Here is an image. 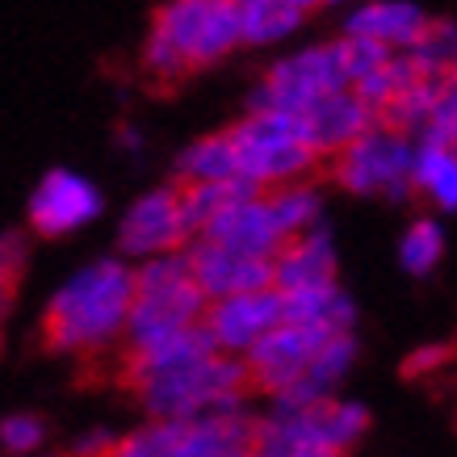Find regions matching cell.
Wrapping results in <instances>:
<instances>
[{"label":"cell","mask_w":457,"mask_h":457,"mask_svg":"<svg viewBox=\"0 0 457 457\" xmlns=\"http://www.w3.org/2000/svg\"><path fill=\"white\" fill-rule=\"evenodd\" d=\"M135 269L122 261H93L76 278L59 286V294L42 311V345L51 353L93 357L126 340L135 311Z\"/></svg>","instance_id":"1"},{"label":"cell","mask_w":457,"mask_h":457,"mask_svg":"<svg viewBox=\"0 0 457 457\" xmlns=\"http://www.w3.org/2000/svg\"><path fill=\"white\" fill-rule=\"evenodd\" d=\"M135 399L143 403V411L160 424H180V420H202L219 416V411H239L252 395L248 361L244 357H202L194 365H180L168 374L143 378L135 382Z\"/></svg>","instance_id":"2"},{"label":"cell","mask_w":457,"mask_h":457,"mask_svg":"<svg viewBox=\"0 0 457 457\" xmlns=\"http://www.w3.org/2000/svg\"><path fill=\"white\" fill-rule=\"evenodd\" d=\"M135 311H130V328H126V353L164 345L172 336L189 332L197 323H206L210 298L194 281V264L189 248L172 252V256H155L135 269Z\"/></svg>","instance_id":"3"},{"label":"cell","mask_w":457,"mask_h":457,"mask_svg":"<svg viewBox=\"0 0 457 457\" xmlns=\"http://www.w3.org/2000/svg\"><path fill=\"white\" fill-rule=\"evenodd\" d=\"M231 135L239 147V172L256 180L264 194L294 185L323 160L306 139L303 118L294 113H248L239 126H231Z\"/></svg>","instance_id":"4"},{"label":"cell","mask_w":457,"mask_h":457,"mask_svg":"<svg viewBox=\"0 0 457 457\" xmlns=\"http://www.w3.org/2000/svg\"><path fill=\"white\" fill-rule=\"evenodd\" d=\"M345 88H353L345 68V42H323V46H311V51H298V55L273 63L269 76L252 88L248 113H294V118H303L315 101L345 93Z\"/></svg>","instance_id":"5"},{"label":"cell","mask_w":457,"mask_h":457,"mask_svg":"<svg viewBox=\"0 0 457 457\" xmlns=\"http://www.w3.org/2000/svg\"><path fill=\"white\" fill-rule=\"evenodd\" d=\"M416 155L420 143H411L407 135L378 122L365 139H357L348 152L336 155L332 177L336 185H345L348 194L403 202V197L416 194Z\"/></svg>","instance_id":"6"},{"label":"cell","mask_w":457,"mask_h":457,"mask_svg":"<svg viewBox=\"0 0 457 457\" xmlns=\"http://www.w3.org/2000/svg\"><path fill=\"white\" fill-rule=\"evenodd\" d=\"M152 34L180 51L189 68H210L244 46L239 0H168L155 13Z\"/></svg>","instance_id":"7"},{"label":"cell","mask_w":457,"mask_h":457,"mask_svg":"<svg viewBox=\"0 0 457 457\" xmlns=\"http://www.w3.org/2000/svg\"><path fill=\"white\" fill-rule=\"evenodd\" d=\"M261 428L273 436L298 445H319V449H332L345 453L370 432V411L365 403L353 399H323V403H306V407H281L273 403V411L261 416Z\"/></svg>","instance_id":"8"},{"label":"cell","mask_w":457,"mask_h":457,"mask_svg":"<svg viewBox=\"0 0 457 457\" xmlns=\"http://www.w3.org/2000/svg\"><path fill=\"white\" fill-rule=\"evenodd\" d=\"M332 340V332H319V328H298V323H281L273 336H264L261 345L252 348L248 357V378L252 390H261L269 399L278 403L286 399L303 374L315 365L319 348Z\"/></svg>","instance_id":"9"},{"label":"cell","mask_w":457,"mask_h":457,"mask_svg":"<svg viewBox=\"0 0 457 457\" xmlns=\"http://www.w3.org/2000/svg\"><path fill=\"white\" fill-rule=\"evenodd\" d=\"M189 227H185V214H180V189H155V194L139 197L135 206L126 210L122 231H118V248L126 256H143V261H155V256H172V252L189 248Z\"/></svg>","instance_id":"10"},{"label":"cell","mask_w":457,"mask_h":457,"mask_svg":"<svg viewBox=\"0 0 457 457\" xmlns=\"http://www.w3.org/2000/svg\"><path fill=\"white\" fill-rule=\"evenodd\" d=\"M286 323V303L278 290L264 294H239V298H222L210 303L206 311V332L227 357H248L264 336H273Z\"/></svg>","instance_id":"11"},{"label":"cell","mask_w":457,"mask_h":457,"mask_svg":"<svg viewBox=\"0 0 457 457\" xmlns=\"http://www.w3.org/2000/svg\"><path fill=\"white\" fill-rule=\"evenodd\" d=\"M101 189L93 180H84L80 172H68V168H55L38 180V189L29 194V227L38 236H68L76 227H88V222L101 214Z\"/></svg>","instance_id":"12"},{"label":"cell","mask_w":457,"mask_h":457,"mask_svg":"<svg viewBox=\"0 0 457 457\" xmlns=\"http://www.w3.org/2000/svg\"><path fill=\"white\" fill-rule=\"evenodd\" d=\"M189 264H194V281L202 286L210 303L222 298H239V294H264L278 290V269L273 261H252L239 252H227L210 239L189 244Z\"/></svg>","instance_id":"13"},{"label":"cell","mask_w":457,"mask_h":457,"mask_svg":"<svg viewBox=\"0 0 457 457\" xmlns=\"http://www.w3.org/2000/svg\"><path fill=\"white\" fill-rule=\"evenodd\" d=\"M210 244H219L227 252H239V256H252V261H278V252L286 248L278 222H273V210H269V197H244V202H231L219 219L206 227Z\"/></svg>","instance_id":"14"},{"label":"cell","mask_w":457,"mask_h":457,"mask_svg":"<svg viewBox=\"0 0 457 457\" xmlns=\"http://www.w3.org/2000/svg\"><path fill=\"white\" fill-rule=\"evenodd\" d=\"M306 139L323 160H336L340 152H348L357 139H365L370 130L378 126V113L365 105V101L345 88V93H332V97L315 101L311 110L303 113Z\"/></svg>","instance_id":"15"},{"label":"cell","mask_w":457,"mask_h":457,"mask_svg":"<svg viewBox=\"0 0 457 457\" xmlns=\"http://www.w3.org/2000/svg\"><path fill=\"white\" fill-rule=\"evenodd\" d=\"M278 294H303V290H319V286H336V248L332 236L315 227L306 236L290 239L278 252Z\"/></svg>","instance_id":"16"},{"label":"cell","mask_w":457,"mask_h":457,"mask_svg":"<svg viewBox=\"0 0 457 457\" xmlns=\"http://www.w3.org/2000/svg\"><path fill=\"white\" fill-rule=\"evenodd\" d=\"M428 29V17L411 0H370L348 13V38H374L390 51H411Z\"/></svg>","instance_id":"17"},{"label":"cell","mask_w":457,"mask_h":457,"mask_svg":"<svg viewBox=\"0 0 457 457\" xmlns=\"http://www.w3.org/2000/svg\"><path fill=\"white\" fill-rule=\"evenodd\" d=\"M177 177L180 185H231V180H239L244 172H239L236 135L222 130V135L194 139L177 155Z\"/></svg>","instance_id":"18"},{"label":"cell","mask_w":457,"mask_h":457,"mask_svg":"<svg viewBox=\"0 0 457 457\" xmlns=\"http://www.w3.org/2000/svg\"><path fill=\"white\" fill-rule=\"evenodd\" d=\"M286 303V323L298 328H319V332L332 336H353V298L340 286H319V290H303V294H281Z\"/></svg>","instance_id":"19"},{"label":"cell","mask_w":457,"mask_h":457,"mask_svg":"<svg viewBox=\"0 0 457 457\" xmlns=\"http://www.w3.org/2000/svg\"><path fill=\"white\" fill-rule=\"evenodd\" d=\"M416 189L428 197L436 210L457 214V152L441 143H420L416 155Z\"/></svg>","instance_id":"20"},{"label":"cell","mask_w":457,"mask_h":457,"mask_svg":"<svg viewBox=\"0 0 457 457\" xmlns=\"http://www.w3.org/2000/svg\"><path fill=\"white\" fill-rule=\"evenodd\" d=\"M303 9L294 0H239V21L248 46H269L303 26Z\"/></svg>","instance_id":"21"},{"label":"cell","mask_w":457,"mask_h":457,"mask_svg":"<svg viewBox=\"0 0 457 457\" xmlns=\"http://www.w3.org/2000/svg\"><path fill=\"white\" fill-rule=\"evenodd\" d=\"M264 197H269L273 222H278V231L286 244L319 227V194L311 185H281V189H269Z\"/></svg>","instance_id":"22"},{"label":"cell","mask_w":457,"mask_h":457,"mask_svg":"<svg viewBox=\"0 0 457 457\" xmlns=\"http://www.w3.org/2000/svg\"><path fill=\"white\" fill-rule=\"evenodd\" d=\"M445 256V236L432 219H416L399 239V264L411 278H428Z\"/></svg>","instance_id":"23"},{"label":"cell","mask_w":457,"mask_h":457,"mask_svg":"<svg viewBox=\"0 0 457 457\" xmlns=\"http://www.w3.org/2000/svg\"><path fill=\"white\" fill-rule=\"evenodd\" d=\"M113 457H185V445H180L177 424H143V428L126 432L118 441V453Z\"/></svg>","instance_id":"24"},{"label":"cell","mask_w":457,"mask_h":457,"mask_svg":"<svg viewBox=\"0 0 457 457\" xmlns=\"http://www.w3.org/2000/svg\"><path fill=\"white\" fill-rule=\"evenodd\" d=\"M0 441H4L9 457H38V449L46 445V420L34 411H13L0 424Z\"/></svg>","instance_id":"25"},{"label":"cell","mask_w":457,"mask_h":457,"mask_svg":"<svg viewBox=\"0 0 457 457\" xmlns=\"http://www.w3.org/2000/svg\"><path fill=\"white\" fill-rule=\"evenodd\" d=\"M345 42V68H348V80L361 84L370 80V76H378V71L390 68V59H395V51L390 46H382V42L374 38H340Z\"/></svg>","instance_id":"26"},{"label":"cell","mask_w":457,"mask_h":457,"mask_svg":"<svg viewBox=\"0 0 457 457\" xmlns=\"http://www.w3.org/2000/svg\"><path fill=\"white\" fill-rule=\"evenodd\" d=\"M143 71H147V80H155L160 88H172V84L185 80V71H194L189 63H185V55L180 51H172L164 38H147V46H143Z\"/></svg>","instance_id":"27"},{"label":"cell","mask_w":457,"mask_h":457,"mask_svg":"<svg viewBox=\"0 0 457 457\" xmlns=\"http://www.w3.org/2000/svg\"><path fill=\"white\" fill-rule=\"evenodd\" d=\"M428 143H441V147H453L457 152V76L445 84V93L436 97L432 105V118H428ZM420 139V143H424Z\"/></svg>","instance_id":"28"},{"label":"cell","mask_w":457,"mask_h":457,"mask_svg":"<svg viewBox=\"0 0 457 457\" xmlns=\"http://www.w3.org/2000/svg\"><path fill=\"white\" fill-rule=\"evenodd\" d=\"M457 357V345H420L411 357L403 361V378H428L436 370H445Z\"/></svg>","instance_id":"29"},{"label":"cell","mask_w":457,"mask_h":457,"mask_svg":"<svg viewBox=\"0 0 457 457\" xmlns=\"http://www.w3.org/2000/svg\"><path fill=\"white\" fill-rule=\"evenodd\" d=\"M252 457H345V453H332V449H319V445H298V441H286V436H273L264 432L256 436V449Z\"/></svg>","instance_id":"30"},{"label":"cell","mask_w":457,"mask_h":457,"mask_svg":"<svg viewBox=\"0 0 457 457\" xmlns=\"http://www.w3.org/2000/svg\"><path fill=\"white\" fill-rule=\"evenodd\" d=\"M118 441H122V436H113L110 428H88L84 436L71 441L68 457H113L118 453Z\"/></svg>","instance_id":"31"},{"label":"cell","mask_w":457,"mask_h":457,"mask_svg":"<svg viewBox=\"0 0 457 457\" xmlns=\"http://www.w3.org/2000/svg\"><path fill=\"white\" fill-rule=\"evenodd\" d=\"M4 298H13L17 278H21V264H26V239L17 231H4Z\"/></svg>","instance_id":"32"},{"label":"cell","mask_w":457,"mask_h":457,"mask_svg":"<svg viewBox=\"0 0 457 457\" xmlns=\"http://www.w3.org/2000/svg\"><path fill=\"white\" fill-rule=\"evenodd\" d=\"M118 143H122L126 152H135V147H139V135H135V130H122V135H118Z\"/></svg>","instance_id":"33"},{"label":"cell","mask_w":457,"mask_h":457,"mask_svg":"<svg viewBox=\"0 0 457 457\" xmlns=\"http://www.w3.org/2000/svg\"><path fill=\"white\" fill-rule=\"evenodd\" d=\"M294 4H298L303 13H311V9H319V4H328V0H294Z\"/></svg>","instance_id":"34"},{"label":"cell","mask_w":457,"mask_h":457,"mask_svg":"<svg viewBox=\"0 0 457 457\" xmlns=\"http://www.w3.org/2000/svg\"><path fill=\"white\" fill-rule=\"evenodd\" d=\"M453 76H457V63H453Z\"/></svg>","instance_id":"35"}]
</instances>
